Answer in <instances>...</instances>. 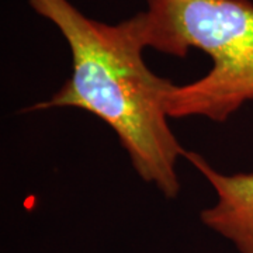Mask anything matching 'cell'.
Segmentation results:
<instances>
[{
    "instance_id": "6da1fadb",
    "label": "cell",
    "mask_w": 253,
    "mask_h": 253,
    "mask_svg": "<svg viewBox=\"0 0 253 253\" xmlns=\"http://www.w3.org/2000/svg\"><path fill=\"white\" fill-rule=\"evenodd\" d=\"M61 31L72 55V75L51 99L27 111L75 107L114 131L138 176L166 199L180 191L177 162L184 149L169 126L165 94L172 81L154 73L144 59L142 11L118 24L84 16L69 0H27Z\"/></svg>"
},
{
    "instance_id": "7a4b0ae2",
    "label": "cell",
    "mask_w": 253,
    "mask_h": 253,
    "mask_svg": "<svg viewBox=\"0 0 253 253\" xmlns=\"http://www.w3.org/2000/svg\"><path fill=\"white\" fill-rule=\"evenodd\" d=\"M142 11L148 48L186 58L207 54L206 76L174 84L165 94L169 118L204 117L225 123L253 101V3L251 0H146Z\"/></svg>"
},
{
    "instance_id": "3957f363",
    "label": "cell",
    "mask_w": 253,
    "mask_h": 253,
    "mask_svg": "<svg viewBox=\"0 0 253 253\" xmlns=\"http://www.w3.org/2000/svg\"><path fill=\"white\" fill-rule=\"evenodd\" d=\"M184 159L217 194V203L201 212V221L234 242L241 253H253V173L224 174L193 151H187Z\"/></svg>"
}]
</instances>
